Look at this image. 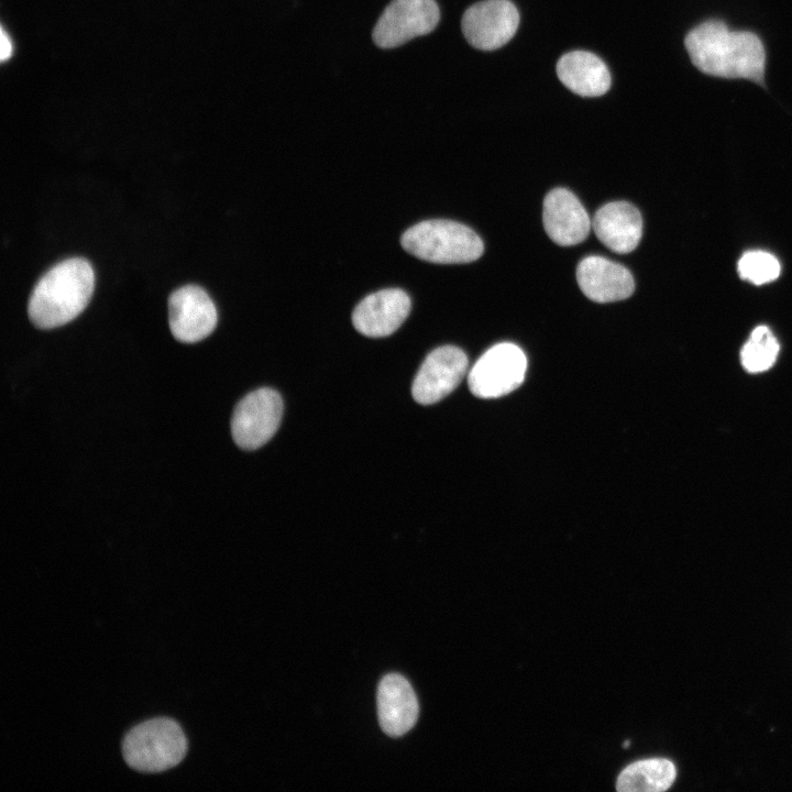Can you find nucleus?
Returning a JSON list of instances; mask_svg holds the SVG:
<instances>
[{
	"label": "nucleus",
	"instance_id": "1",
	"mask_svg": "<svg viewBox=\"0 0 792 792\" xmlns=\"http://www.w3.org/2000/svg\"><path fill=\"white\" fill-rule=\"evenodd\" d=\"M684 46L692 64L701 73L726 79H746L767 89L766 50L756 33L729 30L724 21L711 19L686 33Z\"/></svg>",
	"mask_w": 792,
	"mask_h": 792
},
{
	"label": "nucleus",
	"instance_id": "2",
	"mask_svg": "<svg viewBox=\"0 0 792 792\" xmlns=\"http://www.w3.org/2000/svg\"><path fill=\"white\" fill-rule=\"evenodd\" d=\"M94 288L95 273L87 260H64L34 286L28 304L29 318L40 329L64 326L86 308Z\"/></svg>",
	"mask_w": 792,
	"mask_h": 792
},
{
	"label": "nucleus",
	"instance_id": "3",
	"mask_svg": "<svg viewBox=\"0 0 792 792\" xmlns=\"http://www.w3.org/2000/svg\"><path fill=\"white\" fill-rule=\"evenodd\" d=\"M402 246L411 255L432 263H469L477 260L484 245L469 227L443 219L421 221L407 229Z\"/></svg>",
	"mask_w": 792,
	"mask_h": 792
},
{
	"label": "nucleus",
	"instance_id": "4",
	"mask_svg": "<svg viewBox=\"0 0 792 792\" xmlns=\"http://www.w3.org/2000/svg\"><path fill=\"white\" fill-rule=\"evenodd\" d=\"M187 751L180 725L172 718L156 717L132 727L122 741V755L132 769L162 772L177 766Z\"/></svg>",
	"mask_w": 792,
	"mask_h": 792
},
{
	"label": "nucleus",
	"instance_id": "5",
	"mask_svg": "<svg viewBox=\"0 0 792 792\" xmlns=\"http://www.w3.org/2000/svg\"><path fill=\"white\" fill-rule=\"evenodd\" d=\"M527 370L524 351L509 342L488 349L471 369L468 382L471 392L481 398H496L521 385Z\"/></svg>",
	"mask_w": 792,
	"mask_h": 792
},
{
	"label": "nucleus",
	"instance_id": "6",
	"mask_svg": "<svg viewBox=\"0 0 792 792\" xmlns=\"http://www.w3.org/2000/svg\"><path fill=\"white\" fill-rule=\"evenodd\" d=\"M283 415V400L271 388H258L244 396L231 419L232 438L244 450L265 444L277 431Z\"/></svg>",
	"mask_w": 792,
	"mask_h": 792
},
{
	"label": "nucleus",
	"instance_id": "7",
	"mask_svg": "<svg viewBox=\"0 0 792 792\" xmlns=\"http://www.w3.org/2000/svg\"><path fill=\"white\" fill-rule=\"evenodd\" d=\"M440 20L435 0H392L378 18L372 38L381 48L398 47L432 32Z\"/></svg>",
	"mask_w": 792,
	"mask_h": 792
},
{
	"label": "nucleus",
	"instance_id": "8",
	"mask_svg": "<svg viewBox=\"0 0 792 792\" xmlns=\"http://www.w3.org/2000/svg\"><path fill=\"white\" fill-rule=\"evenodd\" d=\"M519 13L509 0H485L465 10L461 28L466 41L475 48L493 51L515 35Z\"/></svg>",
	"mask_w": 792,
	"mask_h": 792
},
{
	"label": "nucleus",
	"instance_id": "9",
	"mask_svg": "<svg viewBox=\"0 0 792 792\" xmlns=\"http://www.w3.org/2000/svg\"><path fill=\"white\" fill-rule=\"evenodd\" d=\"M468 364L465 353L458 346L443 345L435 349L426 356L414 378V399L421 405L441 400L461 383Z\"/></svg>",
	"mask_w": 792,
	"mask_h": 792
},
{
	"label": "nucleus",
	"instance_id": "10",
	"mask_svg": "<svg viewBox=\"0 0 792 792\" xmlns=\"http://www.w3.org/2000/svg\"><path fill=\"white\" fill-rule=\"evenodd\" d=\"M218 314L207 292L197 285H185L168 298V322L174 338L195 343L207 338L216 328Z\"/></svg>",
	"mask_w": 792,
	"mask_h": 792
},
{
	"label": "nucleus",
	"instance_id": "11",
	"mask_svg": "<svg viewBox=\"0 0 792 792\" xmlns=\"http://www.w3.org/2000/svg\"><path fill=\"white\" fill-rule=\"evenodd\" d=\"M409 311L410 298L403 289H382L366 296L355 307L352 322L361 334L382 338L395 332Z\"/></svg>",
	"mask_w": 792,
	"mask_h": 792
},
{
	"label": "nucleus",
	"instance_id": "12",
	"mask_svg": "<svg viewBox=\"0 0 792 792\" xmlns=\"http://www.w3.org/2000/svg\"><path fill=\"white\" fill-rule=\"evenodd\" d=\"M543 227L549 238L561 246L583 242L592 222L574 194L565 188L552 189L544 198Z\"/></svg>",
	"mask_w": 792,
	"mask_h": 792
},
{
	"label": "nucleus",
	"instance_id": "13",
	"mask_svg": "<svg viewBox=\"0 0 792 792\" xmlns=\"http://www.w3.org/2000/svg\"><path fill=\"white\" fill-rule=\"evenodd\" d=\"M576 280L583 294L600 304L626 299L635 289L634 277L625 266L596 255L579 263Z\"/></svg>",
	"mask_w": 792,
	"mask_h": 792
},
{
	"label": "nucleus",
	"instance_id": "14",
	"mask_svg": "<svg viewBox=\"0 0 792 792\" xmlns=\"http://www.w3.org/2000/svg\"><path fill=\"white\" fill-rule=\"evenodd\" d=\"M419 705L410 683L400 674L385 675L377 688V715L382 729L392 737L410 730L417 722Z\"/></svg>",
	"mask_w": 792,
	"mask_h": 792
},
{
	"label": "nucleus",
	"instance_id": "15",
	"mask_svg": "<svg viewBox=\"0 0 792 792\" xmlns=\"http://www.w3.org/2000/svg\"><path fill=\"white\" fill-rule=\"evenodd\" d=\"M597 239L619 254L634 251L642 235L639 210L627 201H612L601 207L592 221Z\"/></svg>",
	"mask_w": 792,
	"mask_h": 792
},
{
	"label": "nucleus",
	"instance_id": "16",
	"mask_svg": "<svg viewBox=\"0 0 792 792\" xmlns=\"http://www.w3.org/2000/svg\"><path fill=\"white\" fill-rule=\"evenodd\" d=\"M560 81L582 97H598L610 87V74L605 63L586 51H572L557 63Z\"/></svg>",
	"mask_w": 792,
	"mask_h": 792
},
{
	"label": "nucleus",
	"instance_id": "17",
	"mask_svg": "<svg viewBox=\"0 0 792 792\" xmlns=\"http://www.w3.org/2000/svg\"><path fill=\"white\" fill-rule=\"evenodd\" d=\"M678 778L675 763L668 758H647L627 766L618 776L619 792H663Z\"/></svg>",
	"mask_w": 792,
	"mask_h": 792
},
{
	"label": "nucleus",
	"instance_id": "18",
	"mask_svg": "<svg viewBox=\"0 0 792 792\" xmlns=\"http://www.w3.org/2000/svg\"><path fill=\"white\" fill-rule=\"evenodd\" d=\"M779 342L767 326L756 327L740 352L744 369L749 373L768 371L778 358Z\"/></svg>",
	"mask_w": 792,
	"mask_h": 792
},
{
	"label": "nucleus",
	"instance_id": "19",
	"mask_svg": "<svg viewBox=\"0 0 792 792\" xmlns=\"http://www.w3.org/2000/svg\"><path fill=\"white\" fill-rule=\"evenodd\" d=\"M738 273L743 279L755 285L774 280L780 274V263L776 256L765 251H748L738 262Z\"/></svg>",
	"mask_w": 792,
	"mask_h": 792
},
{
	"label": "nucleus",
	"instance_id": "20",
	"mask_svg": "<svg viewBox=\"0 0 792 792\" xmlns=\"http://www.w3.org/2000/svg\"><path fill=\"white\" fill-rule=\"evenodd\" d=\"M1 61L4 62L8 58L11 57L13 52V46L10 36L4 32L3 28L1 29Z\"/></svg>",
	"mask_w": 792,
	"mask_h": 792
}]
</instances>
